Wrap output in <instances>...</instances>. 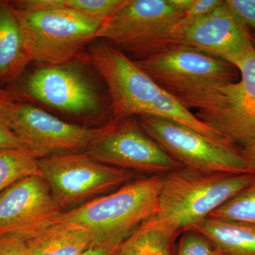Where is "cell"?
I'll return each instance as SVG.
<instances>
[{"mask_svg": "<svg viewBox=\"0 0 255 255\" xmlns=\"http://www.w3.org/2000/svg\"><path fill=\"white\" fill-rule=\"evenodd\" d=\"M0 113L10 130L34 158L87 152L102 127L70 123L38 106L15 100L0 88Z\"/></svg>", "mask_w": 255, "mask_h": 255, "instance_id": "ba28073f", "label": "cell"}, {"mask_svg": "<svg viewBox=\"0 0 255 255\" xmlns=\"http://www.w3.org/2000/svg\"><path fill=\"white\" fill-rule=\"evenodd\" d=\"M92 158L117 168L166 175L182 168L144 130L137 119H112L102 130L87 150Z\"/></svg>", "mask_w": 255, "mask_h": 255, "instance_id": "8fae6325", "label": "cell"}, {"mask_svg": "<svg viewBox=\"0 0 255 255\" xmlns=\"http://www.w3.org/2000/svg\"><path fill=\"white\" fill-rule=\"evenodd\" d=\"M86 55L68 63L43 65L6 90L18 102L42 106L78 122L102 127L109 111Z\"/></svg>", "mask_w": 255, "mask_h": 255, "instance_id": "3957f363", "label": "cell"}, {"mask_svg": "<svg viewBox=\"0 0 255 255\" xmlns=\"http://www.w3.org/2000/svg\"><path fill=\"white\" fill-rule=\"evenodd\" d=\"M134 62L184 108L199 112L217 108L221 90L239 72L224 60L182 45Z\"/></svg>", "mask_w": 255, "mask_h": 255, "instance_id": "277c9868", "label": "cell"}, {"mask_svg": "<svg viewBox=\"0 0 255 255\" xmlns=\"http://www.w3.org/2000/svg\"><path fill=\"white\" fill-rule=\"evenodd\" d=\"M85 228L67 221H55L26 241L32 255H82L92 246Z\"/></svg>", "mask_w": 255, "mask_h": 255, "instance_id": "2e32d148", "label": "cell"}, {"mask_svg": "<svg viewBox=\"0 0 255 255\" xmlns=\"http://www.w3.org/2000/svg\"><path fill=\"white\" fill-rule=\"evenodd\" d=\"M117 251L92 245L82 255H115Z\"/></svg>", "mask_w": 255, "mask_h": 255, "instance_id": "f1b7e54d", "label": "cell"}, {"mask_svg": "<svg viewBox=\"0 0 255 255\" xmlns=\"http://www.w3.org/2000/svg\"><path fill=\"white\" fill-rule=\"evenodd\" d=\"M255 182V174L206 172L183 167L164 175L155 212L142 223L174 241Z\"/></svg>", "mask_w": 255, "mask_h": 255, "instance_id": "6da1fadb", "label": "cell"}, {"mask_svg": "<svg viewBox=\"0 0 255 255\" xmlns=\"http://www.w3.org/2000/svg\"><path fill=\"white\" fill-rule=\"evenodd\" d=\"M0 255H32L23 238L8 236L0 237Z\"/></svg>", "mask_w": 255, "mask_h": 255, "instance_id": "d4e9b609", "label": "cell"}, {"mask_svg": "<svg viewBox=\"0 0 255 255\" xmlns=\"http://www.w3.org/2000/svg\"><path fill=\"white\" fill-rule=\"evenodd\" d=\"M0 149H17V150H24L22 144L10 130L9 126L6 124V121L1 113H0Z\"/></svg>", "mask_w": 255, "mask_h": 255, "instance_id": "4316f807", "label": "cell"}, {"mask_svg": "<svg viewBox=\"0 0 255 255\" xmlns=\"http://www.w3.org/2000/svg\"><path fill=\"white\" fill-rule=\"evenodd\" d=\"M173 242L142 224L119 247L115 255H171Z\"/></svg>", "mask_w": 255, "mask_h": 255, "instance_id": "ac0fdd59", "label": "cell"}, {"mask_svg": "<svg viewBox=\"0 0 255 255\" xmlns=\"http://www.w3.org/2000/svg\"><path fill=\"white\" fill-rule=\"evenodd\" d=\"M242 155L246 161L248 167L253 173L255 174V146L241 149Z\"/></svg>", "mask_w": 255, "mask_h": 255, "instance_id": "83f0119b", "label": "cell"}, {"mask_svg": "<svg viewBox=\"0 0 255 255\" xmlns=\"http://www.w3.org/2000/svg\"><path fill=\"white\" fill-rule=\"evenodd\" d=\"M14 9L24 11H41L65 7L67 0H14L9 1Z\"/></svg>", "mask_w": 255, "mask_h": 255, "instance_id": "cb8c5ba5", "label": "cell"}, {"mask_svg": "<svg viewBox=\"0 0 255 255\" xmlns=\"http://www.w3.org/2000/svg\"><path fill=\"white\" fill-rule=\"evenodd\" d=\"M220 255H221V254H220Z\"/></svg>", "mask_w": 255, "mask_h": 255, "instance_id": "f546056e", "label": "cell"}, {"mask_svg": "<svg viewBox=\"0 0 255 255\" xmlns=\"http://www.w3.org/2000/svg\"><path fill=\"white\" fill-rule=\"evenodd\" d=\"M40 174L38 159L17 149H0V193L26 177Z\"/></svg>", "mask_w": 255, "mask_h": 255, "instance_id": "d6986e66", "label": "cell"}, {"mask_svg": "<svg viewBox=\"0 0 255 255\" xmlns=\"http://www.w3.org/2000/svg\"><path fill=\"white\" fill-rule=\"evenodd\" d=\"M209 216L255 226V182L244 188Z\"/></svg>", "mask_w": 255, "mask_h": 255, "instance_id": "ffe728a7", "label": "cell"}, {"mask_svg": "<svg viewBox=\"0 0 255 255\" xmlns=\"http://www.w3.org/2000/svg\"><path fill=\"white\" fill-rule=\"evenodd\" d=\"M204 236L221 255H255V226L207 217L189 228Z\"/></svg>", "mask_w": 255, "mask_h": 255, "instance_id": "e0dca14e", "label": "cell"}, {"mask_svg": "<svg viewBox=\"0 0 255 255\" xmlns=\"http://www.w3.org/2000/svg\"><path fill=\"white\" fill-rule=\"evenodd\" d=\"M238 70L239 82H231L221 90L216 110L195 114L199 120L241 149L255 146V48H252Z\"/></svg>", "mask_w": 255, "mask_h": 255, "instance_id": "5bb4252c", "label": "cell"}, {"mask_svg": "<svg viewBox=\"0 0 255 255\" xmlns=\"http://www.w3.org/2000/svg\"><path fill=\"white\" fill-rule=\"evenodd\" d=\"M31 62L9 1L0 0V88L17 81Z\"/></svg>", "mask_w": 255, "mask_h": 255, "instance_id": "9a60e30c", "label": "cell"}, {"mask_svg": "<svg viewBox=\"0 0 255 255\" xmlns=\"http://www.w3.org/2000/svg\"><path fill=\"white\" fill-rule=\"evenodd\" d=\"M87 59L105 82L112 119L152 116L196 128L191 111L163 91L133 60L103 40L87 47Z\"/></svg>", "mask_w": 255, "mask_h": 255, "instance_id": "7a4b0ae2", "label": "cell"}, {"mask_svg": "<svg viewBox=\"0 0 255 255\" xmlns=\"http://www.w3.org/2000/svg\"><path fill=\"white\" fill-rule=\"evenodd\" d=\"M144 130L183 167L206 172L253 173L232 143L214 141L190 128L152 116L136 117Z\"/></svg>", "mask_w": 255, "mask_h": 255, "instance_id": "30bf717a", "label": "cell"}, {"mask_svg": "<svg viewBox=\"0 0 255 255\" xmlns=\"http://www.w3.org/2000/svg\"><path fill=\"white\" fill-rule=\"evenodd\" d=\"M224 3L239 21L255 31V0H225Z\"/></svg>", "mask_w": 255, "mask_h": 255, "instance_id": "603a6c76", "label": "cell"}, {"mask_svg": "<svg viewBox=\"0 0 255 255\" xmlns=\"http://www.w3.org/2000/svg\"><path fill=\"white\" fill-rule=\"evenodd\" d=\"M183 15L167 0H125L96 35L133 60L175 46L173 33Z\"/></svg>", "mask_w": 255, "mask_h": 255, "instance_id": "52a82bcc", "label": "cell"}, {"mask_svg": "<svg viewBox=\"0 0 255 255\" xmlns=\"http://www.w3.org/2000/svg\"><path fill=\"white\" fill-rule=\"evenodd\" d=\"M223 0H191L183 18H195L201 17L212 12L223 4Z\"/></svg>", "mask_w": 255, "mask_h": 255, "instance_id": "484cf974", "label": "cell"}, {"mask_svg": "<svg viewBox=\"0 0 255 255\" xmlns=\"http://www.w3.org/2000/svg\"><path fill=\"white\" fill-rule=\"evenodd\" d=\"M38 165L63 212L137 179L135 172L102 163L87 152L48 156L38 159Z\"/></svg>", "mask_w": 255, "mask_h": 255, "instance_id": "9c48e42d", "label": "cell"}, {"mask_svg": "<svg viewBox=\"0 0 255 255\" xmlns=\"http://www.w3.org/2000/svg\"><path fill=\"white\" fill-rule=\"evenodd\" d=\"M176 44L189 47L237 67L253 48L245 26L225 3L195 18H182L173 33Z\"/></svg>", "mask_w": 255, "mask_h": 255, "instance_id": "4fadbf2b", "label": "cell"}, {"mask_svg": "<svg viewBox=\"0 0 255 255\" xmlns=\"http://www.w3.org/2000/svg\"><path fill=\"white\" fill-rule=\"evenodd\" d=\"M11 8L32 61L45 65H62L81 56L105 22L67 6L41 11Z\"/></svg>", "mask_w": 255, "mask_h": 255, "instance_id": "8992f818", "label": "cell"}, {"mask_svg": "<svg viewBox=\"0 0 255 255\" xmlns=\"http://www.w3.org/2000/svg\"><path fill=\"white\" fill-rule=\"evenodd\" d=\"M164 175L137 178L117 190L64 211L55 221L75 223L92 245L117 250L155 212Z\"/></svg>", "mask_w": 255, "mask_h": 255, "instance_id": "5b68a950", "label": "cell"}, {"mask_svg": "<svg viewBox=\"0 0 255 255\" xmlns=\"http://www.w3.org/2000/svg\"><path fill=\"white\" fill-rule=\"evenodd\" d=\"M62 212L41 174L23 178L0 193V237L17 236L26 241Z\"/></svg>", "mask_w": 255, "mask_h": 255, "instance_id": "7c38bea8", "label": "cell"}, {"mask_svg": "<svg viewBox=\"0 0 255 255\" xmlns=\"http://www.w3.org/2000/svg\"><path fill=\"white\" fill-rule=\"evenodd\" d=\"M125 0H67V7L106 20L115 14Z\"/></svg>", "mask_w": 255, "mask_h": 255, "instance_id": "44dd1931", "label": "cell"}, {"mask_svg": "<svg viewBox=\"0 0 255 255\" xmlns=\"http://www.w3.org/2000/svg\"><path fill=\"white\" fill-rule=\"evenodd\" d=\"M177 255H220V253L207 238L192 230H187L179 241Z\"/></svg>", "mask_w": 255, "mask_h": 255, "instance_id": "7402d4cb", "label": "cell"}]
</instances>
